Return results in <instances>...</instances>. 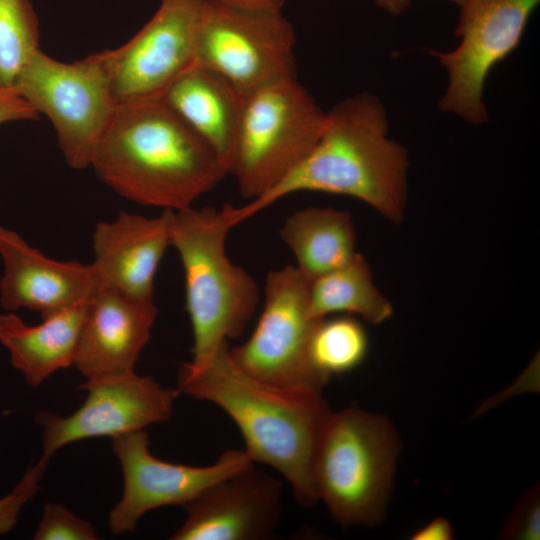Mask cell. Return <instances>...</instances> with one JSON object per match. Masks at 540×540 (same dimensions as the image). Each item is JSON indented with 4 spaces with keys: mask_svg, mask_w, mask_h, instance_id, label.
<instances>
[{
    "mask_svg": "<svg viewBox=\"0 0 540 540\" xmlns=\"http://www.w3.org/2000/svg\"><path fill=\"white\" fill-rule=\"evenodd\" d=\"M279 234L309 281L345 264L357 253L350 213L333 208L298 210L286 218Z\"/></svg>",
    "mask_w": 540,
    "mask_h": 540,
    "instance_id": "ffe728a7",
    "label": "cell"
},
{
    "mask_svg": "<svg viewBox=\"0 0 540 540\" xmlns=\"http://www.w3.org/2000/svg\"><path fill=\"white\" fill-rule=\"evenodd\" d=\"M309 283L293 265L267 274L264 307L253 333L242 345L229 347L239 368L277 386L322 391L329 378L310 358L311 336L320 319L310 313Z\"/></svg>",
    "mask_w": 540,
    "mask_h": 540,
    "instance_id": "9c48e42d",
    "label": "cell"
},
{
    "mask_svg": "<svg viewBox=\"0 0 540 540\" xmlns=\"http://www.w3.org/2000/svg\"><path fill=\"white\" fill-rule=\"evenodd\" d=\"M36 13L28 0H0V85L13 87L39 50Z\"/></svg>",
    "mask_w": 540,
    "mask_h": 540,
    "instance_id": "603a6c76",
    "label": "cell"
},
{
    "mask_svg": "<svg viewBox=\"0 0 540 540\" xmlns=\"http://www.w3.org/2000/svg\"><path fill=\"white\" fill-rule=\"evenodd\" d=\"M399 451L398 435L385 416L357 407L331 412L312 462L318 501L345 528L378 525L391 495Z\"/></svg>",
    "mask_w": 540,
    "mask_h": 540,
    "instance_id": "5b68a950",
    "label": "cell"
},
{
    "mask_svg": "<svg viewBox=\"0 0 540 540\" xmlns=\"http://www.w3.org/2000/svg\"><path fill=\"white\" fill-rule=\"evenodd\" d=\"M204 0H161L151 19L128 42L107 49L119 104L161 97L193 65L194 35Z\"/></svg>",
    "mask_w": 540,
    "mask_h": 540,
    "instance_id": "4fadbf2b",
    "label": "cell"
},
{
    "mask_svg": "<svg viewBox=\"0 0 540 540\" xmlns=\"http://www.w3.org/2000/svg\"><path fill=\"white\" fill-rule=\"evenodd\" d=\"M540 0H467L456 27L459 45L432 51L448 74L439 108L471 124L487 121L483 102L487 77L520 43L528 19Z\"/></svg>",
    "mask_w": 540,
    "mask_h": 540,
    "instance_id": "30bf717a",
    "label": "cell"
},
{
    "mask_svg": "<svg viewBox=\"0 0 540 540\" xmlns=\"http://www.w3.org/2000/svg\"><path fill=\"white\" fill-rule=\"evenodd\" d=\"M13 87L51 121L67 164L74 169L90 167L119 105L105 50L66 63L39 49Z\"/></svg>",
    "mask_w": 540,
    "mask_h": 540,
    "instance_id": "52a82bcc",
    "label": "cell"
},
{
    "mask_svg": "<svg viewBox=\"0 0 540 540\" xmlns=\"http://www.w3.org/2000/svg\"><path fill=\"white\" fill-rule=\"evenodd\" d=\"M38 112L26 101L14 87L0 85V124L36 120Z\"/></svg>",
    "mask_w": 540,
    "mask_h": 540,
    "instance_id": "4316f807",
    "label": "cell"
},
{
    "mask_svg": "<svg viewBox=\"0 0 540 540\" xmlns=\"http://www.w3.org/2000/svg\"><path fill=\"white\" fill-rule=\"evenodd\" d=\"M411 0H375L376 5L381 7L382 9L386 10L389 13L392 14H399L403 12L408 5L410 4ZM454 4H457L458 6H461L464 4L467 0H448Z\"/></svg>",
    "mask_w": 540,
    "mask_h": 540,
    "instance_id": "f546056e",
    "label": "cell"
},
{
    "mask_svg": "<svg viewBox=\"0 0 540 540\" xmlns=\"http://www.w3.org/2000/svg\"><path fill=\"white\" fill-rule=\"evenodd\" d=\"M46 467L39 460L29 466L12 491L0 498V536L14 528L23 507L35 497Z\"/></svg>",
    "mask_w": 540,
    "mask_h": 540,
    "instance_id": "484cf974",
    "label": "cell"
},
{
    "mask_svg": "<svg viewBox=\"0 0 540 540\" xmlns=\"http://www.w3.org/2000/svg\"><path fill=\"white\" fill-rule=\"evenodd\" d=\"M325 119L296 77L246 95L231 170L241 195L252 200L293 171L315 146Z\"/></svg>",
    "mask_w": 540,
    "mask_h": 540,
    "instance_id": "8992f818",
    "label": "cell"
},
{
    "mask_svg": "<svg viewBox=\"0 0 540 540\" xmlns=\"http://www.w3.org/2000/svg\"><path fill=\"white\" fill-rule=\"evenodd\" d=\"M112 448L123 474V492L111 509L108 525L114 534L136 528L147 512L195 499L217 481L254 464L245 450L228 449L207 466L170 463L149 449L145 429L112 438Z\"/></svg>",
    "mask_w": 540,
    "mask_h": 540,
    "instance_id": "7c38bea8",
    "label": "cell"
},
{
    "mask_svg": "<svg viewBox=\"0 0 540 540\" xmlns=\"http://www.w3.org/2000/svg\"><path fill=\"white\" fill-rule=\"evenodd\" d=\"M176 390L222 409L240 430L253 462L278 471L300 505L318 502L312 462L331 414L320 391L277 386L249 375L233 361L228 342L202 363H182Z\"/></svg>",
    "mask_w": 540,
    "mask_h": 540,
    "instance_id": "6da1fadb",
    "label": "cell"
},
{
    "mask_svg": "<svg viewBox=\"0 0 540 540\" xmlns=\"http://www.w3.org/2000/svg\"><path fill=\"white\" fill-rule=\"evenodd\" d=\"M161 98L214 150L231 174L245 96L219 74L192 65Z\"/></svg>",
    "mask_w": 540,
    "mask_h": 540,
    "instance_id": "ac0fdd59",
    "label": "cell"
},
{
    "mask_svg": "<svg viewBox=\"0 0 540 540\" xmlns=\"http://www.w3.org/2000/svg\"><path fill=\"white\" fill-rule=\"evenodd\" d=\"M453 528L450 522L438 517L415 531L410 539L412 540H451L453 539Z\"/></svg>",
    "mask_w": 540,
    "mask_h": 540,
    "instance_id": "83f0119b",
    "label": "cell"
},
{
    "mask_svg": "<svg viewBox=\"0 0 540 540\" xmlns=\"http://www.w3.org/2000/svg\"><path fill=\"white\" fill-rule=\"evenodd\" d=\"M223 3L250 7V8H271L281 9L285 0H217Z\"/></svg>",
    "mask_w": 540,
    "mask_h": 540,
    "instance_id": "f1b7e54d",
    "label": "cell"
},
{
    "mask_svg": "<svg viewBox=\"0 0 540 540\" xmlns=\"http://www.w3.org/2000/svg\"><path fill=\"white\" fill-rule=\"evenodd\" d=\"M83 404L72 414L48 411L35 415L42 429L40 462L48 465L64 446L88 438L117 437L171 418L178 391L161 386L151 376L134 372L86 379Z\"/></svg>",
    "mask_w": 540,
    "mask_h": 540,
    "instance_id": "8fae6325",
    "label": "cell"
},
{
    "mask_svg": "<svg viewBox=\"0 0 540 540\" xmlns=\"http://www.w3.org/2000/svg\"><path fill=\"white\" fill-rule=\"evenodd\" d=\"M170 243L181 260L186 310L193 334V357L209 359L229 339L238 337L259 300L253 277L226 253L233 228L226 207L169 210Z\"/></svg>",
    "mask_w": 540,
    "mask_h": 540,
    "instance_id": "277c9868",
    "label": "cell"
},
{
    "mask_svg": "<svg viewBox=\"0 0 540 540\" xmlns=\"http://www.w3.org/2000/svg\"><path fill=\"white\" fill-rule=\"evenodd\" d=\"M90 167L121 197L170 211L192 207L229 175L161 97L119 104Z\"/></svg>",
    "mask_w": 540,
    "mask_h": 540,
    "instance_id": "3957f363",
    "label": "cell"
},
{
    "mask_svg": "<svg viewBox=\"0 0 540 540\" xmlns=\"http://www.w3.org/2000/svg\"><path fill=\"white\" fill-rule=\"evenodd\" d=\"M86 305L66 308L37 325L26 324L14 312L0 314V343L11 365L31 386H38L60 369L74 364Z\"/></svg>",
    "mask_w": 540,
    "mask_h": 540,
    "instance_id": "d6986e66",
    "label": "cell"
},
{
    "mask_svg": "<svg viewBox=\"0 0 540 540\" xmlns=\"http://www.w3.org/2000/svg\"><path fill=\"white\" fill-rule=\"evenodd\" d=\"M157 314L154 300L99 285L86 305L73 365L86 379L134 372Z\"/></svg>",
    "mask_w": 540,
    "mask_h": 540,
    "instance_id": "2e32d148",
    "label": "cell"
},
{
    "mask_svg": "<svg viewBox=\"0 0 540 540\" xmlns=\"http://www.w3.org/2000/svg\"><path fill=\"white\" fill-rule=\"evenodd\" d=\"M35 540H96L93 525L74 515L58 503H46L43 507Z\"/></svg>",
    "mask_w": 540,
    "mask_h": 540,
    "instance_id": "cb8c5ba5",
    "label": "cell"
},
{
    "mask_svg": "<svg viewBox=\"0 0 540 540\" xmlns=\"http://www.w3.org/2000/svg\"><path fill=\"white\" fill-rule=\"evenodd\" d=\"M0 304L9 312L26 308L42 317L85 304L99 286L91 264L59 261L0 225Z\"/></svg>",
    "mask_w": 540,
    "mask_h": 540,
    "instance_id": "9a60e30c",
    "label": "cell"
},
{
    "mask_svg": "<svg viewBox=\"0 0 540 540\" xmlns=\"http://www.w3.org/2000/svg\"><path fill=\"white\" fill-rule=\"evenodd\" d=\"M500 539L539 540L540 493L534 486L516 503L499 532Z\"/></svg>",
    "mask_w": 540,
    "mask_h": 540,
    "instance_id": "d4e9b609",
    "label": "cell"
},
{
    "mask_svg": "<svg viewBox=\"0 0 540 540\" xmlns=\"http://www.w3.org/2000/svg\"><path fill=\"white\" fill-rule=\"evenodd\" d=\"M388 133L378 97L363 92L341 100L326 113L318 141L293 171L246 205H226L232 225L303 191L349 196L400 223L407 204L408 154Z\"/></svg>",
    "mask_w": 540,
    "mask_h": 540,
    "instance_id": "7a4b0ae2",
    "label": "cell"
},
{
    "mask_svg": "<svg viewBox=\"0 0 540 540\" xmlns=\"http://www.w3.org/2000/svg\"><path fill=\"white\" fill-rule=\"evenodd\" d=\"M309 308L316 319L345 313L371 324H381L393 314L390 301L375 285L371 268L359 253L310 281Z\"/></svg>",
    "mask_w": 540,
    "mask_h": 540,
    "instance_id": "44dd1931",
    "label": "cell"
},
{
    "mask_svg": "<svg viewBox=\"0 0 540 540\" xmlns=\"http://www.w3.org/2000/svg\"><path fill=\"white\" fill-rule=\"evenodd\" d=\"M367 351V333L363 325L353 317L322 318L311 336V361L327 378L358 367Z\"/></svg>",
    "mask_w": 540,
    "mask_h": 540,
    "instance_id": "7402d4cb",
    "label": "cell"
},
{
    "mask_svg": "<svg viewBox=\"0 0 540 540\" xmlns=\"http://www.w3.org/2000/svg\"><path fill=\"white\" fill-rule=\"evenodd\" d=\"M296 35L281 9L204 0L194 35L193 65L211 70L244 96L295 76Z\"/></svg>",
    "mask_w": 540,
    "mask_h": 540,
    "instance_id": "ba28073f",
    "label": "cell"
},
{
    "mask_svg": "<svg viewBox=\"0 0 540 540\" xmlns=\"http://www.w3.org/2000/svg\"><path fill=\"white\" fill-rule=\"evenodd\" d=\"M92 241L91 265L99 285L154 300V279L171 246L169 210L154 218L121 212L112 221L98 222Z\"/></svg>",
    "mask_w": 540,
    "mask_h": 540,
    "instance_id": "e0dca14e",
    "label": "cell"
},
{
    "mask_svg": "<svg viewBox=\"0 0 540 540\" xmlns=\"http://www.w3.org/2000/svg\"><path fill=\"white\" fill-rule=\"evenodd\" d=\"M173 540H261L278 527L282 484L250 466L209 486L185 506Z\"/></svg>",
    "mask_w": 540,
    "mask_h": 540,
    "instance_id": "5bb4252c",
    "label": "cell"
}]
</instances>
